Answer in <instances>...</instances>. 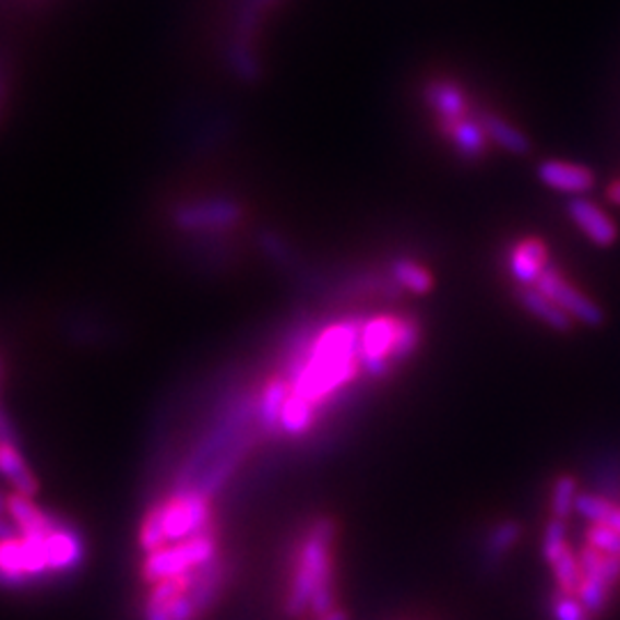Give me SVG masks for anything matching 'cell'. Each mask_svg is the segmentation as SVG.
Masks as SVG:
<instances>
[{
  "mask_svg": "<svg viewBox=\"0 0 620 620\" xmlns=\"http://www.w3.org/2000/svg\"><path fill=\"white\" fill-rule=\"evenodd\" d=\"M366 315L354 313L326 322L310 349L306 366L290 384L293 393L306 397L320 412L345 395L361 372V331Z\"/></svg>",
  "mask_w": 620,
  "mask_h": 620,
  "instance_id": "cell-1",
  "label": "cell"
},
{
  "mask_svg": "<svg viewBox=\"0 0 620 620\" xmlns=\"http://www.w3.org/2000/svg\"><path fill=\"white\" fill-rule=\"evenodd\" d=\"M338 524L334 517L320 515L306 526L295 553V570L285 597L287 616H303L306 611L322 618L336 611L334 580V545Z\"/></svg>",
  "mask_w": 620,
  "mask_h": 620,
  "instance_id": "cell-2",
  "label": "cell"
},
{
  "mask_svg": "<svg viewBox=\"0 0 620 620\" xmlns=\"http://www.w3.org/2000/svg\"><path fill=\"white\" fill-rule=\"evenodd\" d=\"M212 530V499L198 492H170L152 503L139 528V545L145 553L184 542Z\"/></svg>",
  "mask_w": 620,
  "mask_h": 620,
  "instance_id": "cell-3",
  "label": "cell"
},
{
  "mask_svg": "<svg viewBox=\"0 0 620 620\" xmlns=\"http://www.w3.org/2000/svg\"><path fill=\"white\" fill-rule=\"evenodd\" d=\"M218 557V542L214 530L203 536H195L184 542L168 545L159 551H152L143 561V580L150 584H159L166 580L184 577V574L198 570L201 565Z\"/></svg>",
  "mask_w": 620,
  "mask_h": 620,
  "instance_id": "cell-4",
  "label": "cell"
},
{
  "mask_svg": "<svg viewBox=\"0 0 620 620\" xmlns=\"http://www.w3.org/2000/svg\"><path fill=\"white\" fill-rule=\"evenodd\" d=\"M397 334V315L378 313L370 315L361 331V370L370 380H386L395 372L391 363V351Z\"/></svg>",
  "mask_w": 620,
  "mask_h": 620,
  "instance_id": "cell-5",
  "label": "cell"
},
{
  "mask_svg": "<svg viewBox=\"0 0 620 620\" xmlns=\"http://www.w3.org/2000/svg\"><path fill=\"white\" fill-rule=\"evenodd\" d=\"M243 216L239 203L230 198H205V201H191L177 205L170 212L175 228L187 233H224L237 226Z\"/></svg>",
  "mask_w": 620,
  "mask_h": 620,
  "instance_id": "cell-6",
  "label": "cell"
},
{
  "mask_svg": "<svg viewBox=\"0 0 620 620\" xmlns=\"http://www.w3.org/2000/svg\"><path fill=\"white\" fill-rule=\"evenodd\" d=\"M538 290L545 293L553 303L559 308H563L565 313L577 320L584 326H603L605 324V310L600 303H595L591 297H586L580 287H574L559 267H549L545 270V274L538 281Z\"/></svg>",
  "mask_w": 620,
  "mask_h": 620,
  "instance_id": "cell-7",
  "label": "cell"
},
{
  "mask_svg": "<svg viewBox=\"0 0 620 620\" xmlns=\"http://www.w3.org/2000/svg\"><path fill=\"white\" fill-rule=\"evenodd\" d=\"M195 616L201 613L187 595L184 577L152 584L143 609L145 620H195Z\"/></svg>",
  "mask_w": 620,
  "mask_h": 620,
  "instance_id": "cell-8",
  "label": "cell"
},
{
  "mask_svg": "<svg viewBox=\"0 0 620 620\" xmlns=\"http://www.w3.org/2000/svg\"><path fill=\"white\" fill-rule=\"evenodd\" d=\"M565 212L580 233L597 249H611L618 241V226L616 220L593 201L584 195L570 198Z\"/></svg>",
  "mask_w": 620,
  "mask_h": 620,
  "instance_id": "cell-9",
  "label": "cell"
},
{
  "mask_svg": "<svg viewBox=\"0 0 620 620\" xmlns=\"http://www.w3.org/2000/svg\"><path fill=\"white\" fill-rule=\"evenodd\" d=\"M85 557V545L79 530L58 520V524L47 534V559L51 574H72L79 570Z\"/></svg>",
  "mask_w": 620,
  "mask_h": 620,
  "instance_id": "cell-10",
  "label": "cell"
},
{
  "mask_svg": "<svg viewBox=\"0 0 620 620\" xmlns=\"http://www.w3.org/2000/svg\"><path fill=\"white\" fill-rule=\"evenodd\" d=\"M549 267V249L538 237H524L508 253V272L520 287H536Z\"/></svg>",
  "mask_w": 620,
  "mask_h": 620,
  "instance_id": "cell-11",
  "label": "cell"
},
{
  "mask_svg": "<svg viewBox=\"0 0 620 620\" xmlns=\"http://www.w3.org/2000/svg\"><path fill=\"white\" fill-rule=\"evenodd\" d=\"M536 172H538V180L547 189L572 195V198L584 195L595 187L593 170L580 164H570L561 159H545L538 164Z\"/></svg>",
  "mask_w": 620,
  "mask_h": 620,
  "instance_id": "cell-12",
  "label": "cell"
},
{
  "mask_svg": "<svg viewBox=\"0 0 620 620\" xmlns=\"http://www.w3.org/2000/svg\"><path fill=\"white\" fill-rule=\"evenodd\" d=\"M290 393L293 386L281 372L258 389V430L262 437H281V416Z\"/></svg>",
  "mask_w": 620,
  "mask_h": 620,
  "instance_id": "cell-13",
  "label": "cell"
},
{
  "mask_svg": "<svg viewBox=\"0 0 620 620\" xmlns=\"http://www.w3.org/2000/svg\"><path fill=\"white\" fill-rule=\"evenodd\" d=\"M226 577H228L226 561L218 557L198 570L184 574L187 595L191 597V603L195 605L198 613H205L216 603V597L220 595V591H224Z\"/></svg>",
  "mask_w": 620,
  "mask_h": 620,
  "instance_id": "cell-14",
  "label": "cell"
},
{
  "mask_svg": "<svg viewBox=\"0 0 620 620\" xmlns=\"http://www.w3.org/2000/svg\"><path fill=\"white\" fill-rule=\"evenodd\" d=\"M426 104L434 110L439 127L469 116L467 93L453 81H432L426 87Z\"/></svg>",
  "mask_w": 620,
  "mask_h": 620,
  "instance_id": "cell-15",
  "label": "cell"
},
{
  "mask_svg": "<svg viewBox=\"0 0 620 620\" xmlns=\"http://www.w3.org/2000/svg\"><path fill=\"white\" fill-rule=\"evenodd\" d=\"M441 134L449 136L451 145L464 162H478L482 159V154L487 152V134L480 120L467 116L462 120H455L451 124L441 127Z\"/></svg>",
  "mask_w": 620,
  "mask_h": 620,
  "instance_id": "cell-16",
  "label": "cell"
},
{
  "mask_svg": "<svg viewBox=\"0 0 620 620\" xmlns=\"http://www.w3.org/2000/svg\"><path fill=\"white\" fill-rule=\"evenodd\" d=\"M517 301L522 303L528 315H534L538 322L559 331V334H568V331H572L574 326V320L565 313V310L553 303L545 293H540L538 287H520Z\"/></svg>",
  "mask_w": 620,
  "mask_h": 620,
  "instance_id": "cell-17",
  "label": "cell"
},
{
  "mask_svg": "<svg viewBox=\"0 0 620 620\" xmlns=\"http://www.w3.org/2000/svg\"><path fill=\"white\" fill-rule=\"evenodd\" d=\"M0 476L14 487L16 494L33 499L39 490V482L24 453L19 451V444H0Z\"/></svg>",
  "mask_w": 620,
  "mask_h": 620,
  "instance_id": "cell-18",
  "label": "cell"
},
{
  "mask_svg": "<svg viewBox=\"0 0 620 620\" xmlns=\"http://www.w3.org/2000/svg\"><path fill=\"white\" fill-rule=\"evenodd\" d=\"M480 124L485 127V134L494 145H499L501 150L515 154V157H524V154L530 152V139L524 134L522 129H517L515 124H511L508 120H503L497 114H490V110H482L478 116Z\"/></svg>",
  "mask_w": 620,
  "mask_h": 620,
  "instance_id": "cell-19",
  "label": "cell"
},
{
  "mask_svg": "<svg viewBox=\"0 0 620 620\" xmlns=\"http://www.w3.org/2000/svg\"><path fill=\"white\" fill-rule=\"evenodd\" d=\"M393 281L414 297H426L434 290L432 272L414 258H395L389 267Z\"/></svg>",
  "mask_w": 620,
  "mask_h": 620,
  "instance_id": "cell-20",
  "label": "cell"
},
{
  "mask_svg": "<svg viewBox=\"0 0 620 620\" xmlns=\"http://www.w3.org/2000/svg\"><path fill=\"white\" fill-rule=\"evenodd\" d=\"M318 414L320 409L313 403H308L306 397L297 393H290V397H287V403L283 407V416H281V437L299 439L308 434L318 424Z\"/></svg>",
  "mask_w": 620,
  "mask_h": 620,
  "instance_id": "cell-21",
  "label": "cell"
},
{
  "mask_svg": "<svg viewBox=\"0 0 620 620\" xmlns=\"http://www.w3.org/2000/svg\"><path fill=\"white\" fill-rule=\"evenodd\" d=\"M522 538V524L515 520H503L485 534L482 559L485 563L499 565L508 551H513Z\"/></svg>",
  "mask_w": 620,
  "mask_h": 620,
  "instance_id": "cell-22",
  "label": "cell"
},
{
  "mask_svg": "<svg viewBox=\"0 0 620 620\" xmlns=\"http://www.w3.org/2000/svg\"><path fill=\"white\" fill-rule=\"evenodd\" d=\"M420 343H424V324H420V320L409 313L397 315V334L391 351V363L395 368L405 366L414 357Z\"/></svg>",
  "mask_w": 620,
  "mask_h": 620,
  "instance_id": "cell-23",
  "label": "cell"
},
{
  "mask_svg": "<svg viewBox=\"0 0 620 620\" xmlns=\"http://www.w3.org/2000/svg\"><path fill=\"white\" fill-rule=\"evenodd\" d=\"M580 563H582V574L600 580L611 588L620 584V557H611V553H605L584 542V547L580 549Z\"/></svg>",
  "mask_w": 620,
  "mask_h": 620,
  "instance_id": "cell-24",
  "label": "cell"
},
{
  "mask_svg": "<svg viewBox=\"0 0 620 620\" xmlns=\"http://www.w3.org/2000/svg\"><path fill=\"white\" fill-rule=\"evenodd\" d=\"M580 499V485L577 478L570 474H561L551 485L549 492V511L553 520L568 522L574 515V508H577Z\"/></svg>",
  "mask_w": 620,
  "mask_h": 620,
  "instance_id": "cell-25",
  "label": "cell"
},
{
  "mask_svg": "<svg viewBox=\"0 0 620 620\" xmlns=\"http://www.w3.org/2000/svg\"><path fill=\"white\" fill-rule=\"evenodd\" d=\"M549 568L553 574V582H557V591L568 593V595H577V588L582 582V563H580L577 551L568 545L559 553V559L553 561Z\"/></svg>",
  "mask_w": 620,
  "mask_h": 620,
  "instance_id": "cell-26",
  "label": "cell"
},
{
  "mask_svg": "<svg viewBox=\"0 0 620 620\" xmlns=\"http://www.w3.org/2000/svg\"><path fill=\"white\" fill-rule=\"evenodd\" d=\"M611 595H613V588L600 580H595V577H588V574H582V582H580V588H577V600L584 605V609L591 613V616H603L609 605H611Z\"/></svg>",
  "mask_w": 620,
  "mask_h": 620,
  "instance_id": "cell-27",
  "label": "cell"
},
{
  "mask_svg": "<svg viewBox=\"0 0 620 620\" xmlns=\"http://www.w3.org/2000/svg\"><path fill=\"white\" fill-rule=\"evenodd\" d=\"M258 243H260V249L264 251V255H267L272 262L281 264V267H285V270H297L299 255H297L293 243H287L278 233L262 230L260 237H258Z\"/></svg>",
  "mask_w": 620,
  "mask_h": 620,
  "instance_id": "cell-28",
  "label": "cell"
},
{
  "mask_svg": "<svg viewBox=\"0 0 620 620\" xmlns=\"http://www.w3.org/2000/svg\"><path fill=\"white\" fill-rule=\"evenodd\" d=\"M568 522L563 520H549V524L545 526L542 534V545H540V553L547 565H551L553 561L559 559V553L568 547Z\"/></svg>",
  "mask_w": 620,
  "mask_h": 620,
  "instance_id": "cell-29",
  "label": "cell"
},
{
  "mask_svg": "<svg viewBox=\"0 0 620 620\" xmlns=\"http://www.w3.org/2000/svg\"><path fill=\"white\" fill-rule=\"evenodd\" d=\"M549 613L553 620H595V616H591L577 600V595H568L561 591L551 595Z\"/></svg>",
  "mask_w": 620,
  "mask_h": 620,
  "instance_id": "cell-30",
  "label": "cell"
},
{
  "mask_svg": "<svg viewBox=\"0 0 620 620\" xmlns=\"http://www.w3.org/2000/svg\"><path fill=\"white\" fill-rule=\"evenodd\" d=\"M586 545L611 553V557H620V534L607 524H591L586 528Z\"/></svg>",
  "mask_w": 620,
  "mask_h": 620,
  "instance_id": "cell-31",
  "label": "cell"
},
{
  "mask_svg": "<svg viewBox=\"0 0 620 620\" xmlns=\"http://www.w3.org/2000/svg\"><path fill=\"white\" fill-rule=\"evenodd\" d=\"M0 444H19L16 428L3 409H0Z\"/></svg>",
  "mask_w": 620,
  "mask_h": 620,
  "instance_id": "cell-32",
  "label": "cell"
},
{
  "mask_svg": "<svg viewBox=\"0 0 620 620\" xmlns=\"http://www.w3.org/2000/svg\"><path fill=\"white\" fill-rule=\"evenodd\" d=\"M607 201L611 203V205H616V207H620V180H616V182H611L609 187H607Z\"/></svg>",
  "mask_w": 620,
  "mask_h": 620,
  "instance_id": "cell-33",
  "label": "cell"
},
{
  "mask_svg": "<svg viewBox=\"0 0 620 620\" xmlns=\"http://www.w3.org/2000/svg\"><path fill=\"white\" fill-rule=\"evenodd\" d=\"M318 620H349V616H347V611L336 609V611H331V613H326V616H322Z\"/></svg>",
  "mask_w": 620,
  "mask_h": 620,
  "instance_id": "cell-34",
  "label": "cell"
},
{
  "mask_svg": "<svg viewBox=\"0 0 620 620\" xmlns=\"http://www.w3.org/2000/svg\"><path fill=\"white\" fill-rule=\"evenodd\" d=\"M0 517H8V494L0 492Z\"/></svg>",
  "mask_w": 620,
  "mask_h": 620,
  "instance_id": "cell-35",
  "label": "cell"
}]
</instances>
